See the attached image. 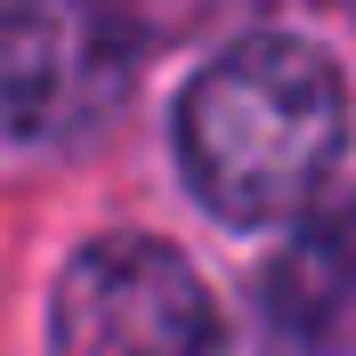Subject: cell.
Listing matches in <instances>:
<instances>
[{"mask_svg":"<svg viewBox=\"0 0 356 356\" xmlns=\"http://www.w3.org/2000/svg\"><path fill=\"white\" fill-rule=\"evenodd\" d=\"M267 316L291 348L356 356V202L308 219L267 267Z\"/></svg>","mask_w":356,"mask_h":356,"instance_id":"cell-4","label":"cell"},{"mask_svg":"<svg viewBox=\"0 0 356 356\" xmlns=\"http://www.w3.org/2000/svg\"><path fill=\"white\" fill-rule=\"evenodd\" d=\"M219 308L170 243L154 235H106L65 259L49 300V348L57 356H211Z\"/></svg>","mask_w":356,"mask_h":356,"instance_id":"cell-3","label":"cell"},{"mask_svg":"<svg viewBox=\"0 0 356 356\" xmlns=\"http://www.w3.org/2000/svg\"><path fill=\"white\" fill-rule=\"evenodd\" d=\"M138 73V33L106 0H0V138L81 146Z\"/></svg>","mask_w":356,"mask_h":356,"instance_id":"cell-2","label":"cell"},{"mask_svg":"<svg viewBox=\"0 0 356 356\" xmlns=\"http://www.w3.org/2000/svg\"><path fill=\"white\" fill-rule=\"evenodd\" d=\"M348 146V89L332 57L284 33L235 41L178 97V162L219 219H291Z\"/></svg>","mask_w":356,"mask_h":356,"instance_id":"cell-1","label":"cell"}]
</instances>
